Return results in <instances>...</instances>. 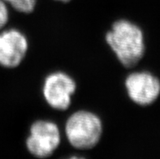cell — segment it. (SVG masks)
Masks as SVG:
<instances>
[{
	"mask_svg": "<svg viewBox=\"0 0 160 159\" xmlns=\"http://www.w3.org/2000/svg\"><path fill=\"white\" fill-rule=\"evenodd\" d=\"M78 84L72 76L63 71H54L45 77L42 95L49 107L56 111H68L72 104Z\"/></svg>",
	"mask_w": 160,
	"mask_h": 159,
	"instance_id": "obj_4",
	"label": "cell"
},
{
	"mask_svg": "<svg viewBox=\"0 0 160 159\" xmlns=\"http://www.w3.org/2000/svg\"><path fill=\"white\" fill-rule=\"evenodd\" d=\"M15 12L19 14L30 15L36 10L38 0H3Z\"/></svg>",
	"mask_w": 160,
	"mask_h": 159,
	"instance_id": "obj_7",
	"label": "cell"
},
{
	"mask_svg": "<svg viewBox=\"0 0 160 159\" xmlns=\"http://www.w3.org/2000/svg\"><path fill=\"white\" fill-rule=\"evenodd\" d=\"M54 2H57V3H62V4H68L70 2H72V0H51Z\"/></svg>",
	"mask_w": 160,
	"mask_h": 159,
	"instance_id": "obj_9",
	"label": "cell"
},
{
	"mask_svg": "<svg viewBox=\"0 0 160 159\" xmlns=\"http://www.w3.org/2000/svg\"><path fill=\"white\" fill-rule=\"evenodd\" d=\"M124 85L128 99L138 107H150L160 97V79L149 71L130 72Z\"/></svg>",
	"mask_w": 160,
	"mask_h": 159,
	"instance_id": "obj_5",
	"label": "cell"
},
{
	"mask_svg": "<svg viewBox=\"0 0 160 159\" xmlns=\"http://www.w3.org/2000/svg\"><path fill=\"white\" fill-rule=\"evenodd\" d=\"M29 51L28 37L16 28L0 31V66L16 69L22 64Z\"/></svg>",
	"mask_w": 160,
	"mask_h": 159,
	"instance_id": "obj_6",
	"label": "cell"
},
{
	"mask_svg": "<svg viewBox=\"0 0 160 159\" xmlns=\"http://www.w3.org/2000/svg\"><path fill=\"white\" fill-rule=\"evenodd\" d=\"M64 136L71 147L78 151H89L100 144L104 135L101 117L89 110L80 109L65 121Z\"/></svg>",
	"mask_w": 160,
	"mask_h": 159,
	"instance_id": "obj_2",
	"label": "cell"
},
{
	"mask_svg": "<svg viewBox=\"0 0 160 159\" xmlns=\"http://www.w3.org/2000/svg\"><path fill=\"white\" fill-rule=\"evenodd\" d=\"M105 42L123 67L132 69L144 58L146 51L144 31L137 23L117 19L105 33Z\"/></svg>",
	"mask_w": 160,
	"mask_h": 159,
	"instance_id": "obj_1",
	"label": "cell"
},
{
	"mask_svg": "<svg viewBox=\"0 0 160 159\" xmlns=\"http://www.w3.org/2000/svg\"><path fill=\"white\" fill-rule=\"evenodd\" d=\"M62 135L59 125L52 120L37 119L28 127L24 145L31 156L39 159L51 157L59 149Z\"/></svg>",
	"mask_w": 160,
	"mask_h": 159,
	"instance_id": "obj_3",
	"label": "cell"
},
{
	"mask_svg": "<svg viewBox=\"0 0 160 159\" xmlns=\"http://www.w3.org/2000/svg\"><path fill=\"white\" fill-rule=\"evenodd\" d=\"M10 20V7L3 0H0V31L7 26Z\"/></svg>",
	"mask_w": 160,
	"mask_h": 159,
	"instance_id": "obj_8",
	"label": "cell"
}]
</instances>
